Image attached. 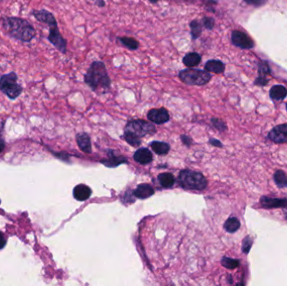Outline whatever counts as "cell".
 Masks as SVG:
<instances>
[{
	"label": "cell",
	"mask_w": 287,
	"mask_h": 286,
	"mask_svg": "<svg viewBox=\"0 0 287 286\" xmlns=\"http://www.w3.org/2000/svg\"><path fill=\"white\" fill-rule=\"evenodd\" d=\"M261 203L264 208H278L287 207V199L272 198L269 196H262Z\"/></svg>",
	"instance_id": "4fadbf2b"
},
{
	"label": "cell",
	"mask_w": 287,
	"mask_h": 286,
	"mask_svg": "<svg viewBox=\"0 0 287 286\" xmlns=\"http://www.w3.org/2000/svg\"><path fill=\"white\" fill-rule=\"evenodd\" d=\"M155 191L151 186L148 184H141L135 191L134 195L137 198L146 199L154 195Z\"/></svg>",
	"instance_id": "e0dca14e"
},
{
	"label": "cell",
	"mask_w": 287,
	"mask_h": 286,
	"mask_svg": "<svg viewBox=\"0 0 287 286\" xmlns=\"http://www.w3.org/2000/svg\"><path fill=\"white\" fill-rule=\"evenodd\" d=\"M274 179L279 187H287V175L283 170H277L274 175Z\"/></svg>",
	"instance_id": "484cf974"
},
{
	"label": "cell",
	"mask_w": 287,
	"mask_h": 286,
	"mask_svg": "<svg viewBox=\"0 0 287 286\" xmlns=\"http://www.w3.org/2000/svg\"><path fill=\"white\" fill-rule=\"evenodd\" d=\"M222 264L227 269H233L237 268L238 266L239 265V261L231 258L223 257L222 260Z\"/></svg>",
	"instance_id": "4316f807"
},
{
	"label": "cell",
	"mask_w": 287,
	"mask_h": 286,
	"mask_svg": "<svg viewBox=\"0 0 287 286\" xmlns=\"http://www.w3.org/2000/svg\"><path fill=\"white\" fill-rule=\"evenodd\" d=\"M29 15L35 18V20L40 23L44 24L48 27L58 24L55 15H53L51 12L48 11L47 9H32L29 13Z\"/></svg>",
	"instance_id": "9c48e42d"
},
{
	"label": "cell",
	"mask_w": 287,
	"mask_h": 286,
	"mask_svg": "<svg viewBox=\"0 0 287 286\" xmlns=\"http://www.w3.org/2000/svg\"><path fill=\"white\" fill-rule=\"evenodd\" d=\"M179 78L189 86H203L210 82L212 75L207 71L189 68L179 72Z\"/></svg>",
	"instance_id": "5b68a950"
},
{
	"label": "cell",
	"mask_w": 287,
	"mask_h": 286,
	"mask_svg": "<svg viewBox=\"0 0 287 286\" xmlns=\"http://www.w3.org/2000/svg\"><path fill=\"white\" fill-rule=\"evenodd\" d=\"M76 141L78 143L80 149L85 153H91V141L90 138L88 137V135L86 134H80L76 136Z\"/></svg>",
	"instance_id": "ffe728a7"
},
{
	"label": "cell",
	"mask_w": 287,
	"mask_h": 286,
	"mask_svg": "<svg viewBox=\"0 0 287 286\" xmlns=\"http://www.w3.org/2000/svg\"><path fill=\"white\" fill-rule=\"evenodd\" d=\"M240 228V222L236 217H230L226 221L224 228L229 233H235Z\"/></svg>",
	"instance_id": "cb8c5ba5"
},
{
	"label": "cell",
	"mask_w": 287,
	"mask_h": 286,
	"mask_svg": "<svg viewBox=\"0 0 287 286\" xmlns=\"http://www.w3.org/2000/svg\"></svg>",
	"instance_id": "f35d334b"
},
{
	"label": "cell",
	"mask_w": 287,
	"mask_h": 286,
	"mask_svg": "<svg viewBox=\"0 0 287 286\" xmlns=\"http://www.w3.org/2000/svg\"><path fill=\"white\" fill-rule=\"evenodd\" d=\"M84 82L94 92L99 89L103 90V93L109 91L111 79L108 75L105 64L99 61L93 62L84 76Z\"/></svg>",
	"instance_id": "7a4b0ae2"
},
{
	"label": "cell",
	"mask_w": 287,
	"mask_h": 286,
	"mask_svg": "<svg viewBox=\"0 0 287 286\" xmlns=\"http://www.w3.org/2000/svg\"><path fill=\"white\" fill-rule=\"evenodd\" d=\"M191 28V35L192 40H196L199 38L202 32V24L197 20L191 21L189 24Z\"/></svg>",
	"instance_id": "44dd1931"
},
{
	"label": "cell",
	"mask_w": 287,
	"mask_h": 286,
	"mask_svg": "<svg viewBox=\"0 0 287 286\" xmlns=\"http://www.w3.org/2000/svg\"><path fill=\"white\" fill-rule=\"evenodd\" d=\"M119 40L121 41V43L126 47L129 50H135L138 49L140 47V43L138 41L131 37H120Z\"/></svg>",
	"instance_id": "d4e9b609"
},
{
	"label": "cell",
	"mask_w": 287,
	"mask_h": 286,
	"mask_svg": "<svg viewBox=\"0 0 287 286\" xmlns=\"http://www.w3.org/2000/svg\"><path fill=\"white\" fill-rule=\"evenodd\" d=\"M231 41L233 45L241 49H252L255 47L252 39L240 30H234L232 32Z\"/></svg>",
	"instance_id": "ba28073f"
},
{
	"label": "cell",
	"mask_w": 287,
	"mask_h": 286,
	"mask_svg": "<svg viewBox=\"0 0 287 286\" xmlns=\"http://www.w3.org/2000/svg\"><path fill=\"white\" fill-rule=\"evenodd\" d=\"M202 24L204 28L208 30H212L215 25V21H214V18L206 16V17L202 18Z\"/></svg>",
	"instance_id": "83f0119b"
},
{
	"label": "cell",
	"mask_w": 287,
	"mask_h": 286,
	"mask_svg": "<svg viewBox=\"0 0 287 286\" xmlns=\"http://www.w3.org/2000/svg\"><path fill=\"white\" fill-rule=\"evenodd\" d=\"M0 25L7 36L22 43H30L36 36L34 25L24 18L3 15L0 18Z\"/></svg>",
	"instance_id": "6da1fadb"
},
{
	"label": "cell",
	"mask_w": 287,
	"mask_h": 286,
	"mask_svg": "<svg viewBox=\"0 0 287 286\" xmlns=\"http://www.w3.org/2000/svg\"><path fill=\"white\" fill-rule=\"evenodd\" d=\"M270 75V68L269 63L266 61H263L259 63V76L255 81V84L257 86H265L268 83L267 76Z\"/></svg>",
	"instance_id": "7c38bea8"
},
{
	"label": "cell",
	"mask_w": 287,
	"mask_h": 286,
	"mask_svg": "<svg viewBox=\"0 0 287 286\" xmlns=\"http://www.w3.org/2000/svg\"><path fill=\"white\" fill-rule=\"evenodd\" d=\"M6 244V239L3 234L0 232V249L4 248V246Z\"/></svg>",
	"instance_id": "1f68e13d"
},
{
	"label": "cell",
	"mask_w": 287,
	"mask_h": 286,
	"mask_svg": "<svg viewBox=\"0 0 287 286\" xmlns=\"http://www.w3.org/2000/svg\"><path fill=\"white\" fill-rule=\"evenodd\" d=\"M270 96L272 99L280 101L286 98L287 96V89L284 86L276 85L270 88Z\"/></svg>",
	"instance_id": "d6986e66"
},
{
	"label": "cell",
	"mask_w": 287,
	"mask_h": 286,
	"mask_svg": "<svg viewBox=\"0 0 287 286\" xmlns=\"http://www.w3.org/2000/svg\"><path fill=\"white\" fill-rule=\"evenodd\" d=\"M179 183L182 187L190 190H204L208 186V181L204 175L189 169H185L180 173Z\"/></svg>",
	"instance_id": "277c9868"
},
{
	"label": "cell",
	"mask_w": 287,
	"mask_h": 286,
	"mask_svg": "<svg viewBox=\"0 0 287 286\" xmlns=\"http://www.w3.org/2000/svg\"><path fill=\"white\" fill-rule=\"evenodd\" d=\"M212 123H213V124H214L215 128H217V129H219L221 131H223V130H225V129H227L225 123H224L223 121H222V120L219 119L214 118V119H212Z\"/></svg>",
	"instance_id": "f1b7e54d"
},
{
	"label": "cell",
	"mask_w": 287,
	"mask_h": 286,
	"mask_svg": "<svg viewBox=\"0 0 287 286\" xmlns=\"http://www.w3.org/2000/svg\"><path fill=\"white\" fill-rule=\"evenodd\" d=\"M210 143L214 146H218V147H222V143H220L219 141L217 140H210Z\"/></svg>",
	"instance_id": "836d02e7"
},
{
	"label": "cell",
	"mask_w": 287,
	"mask_h": 286,
	"mask_svg": "<svg viewBox=\"0 0 287 286\" xmlns=\"http://www.w3.org/2000/svg\"><path fill=\"white\" fill-rule=\"evenodd\" d=\"M182 141L183 143H187V144H190V139L187 137V136H182Z\"/></svg>",
	"instance_id": "d590c367"
},
{
	"label": "cell",
	"mask_w": 287,
	"mask_h": 286,
	"mask_svg": "<svg viewBox=\"0 0 287 286\" xmlns=\"http://www.w3.org/2000/svg\"><path fill=\"white\" fill-rule=\"evenodd\" d=\"M3 1H4V0H0V2H3Z\"/></svg>",
	"instance_id": "74e56055"
},
{
	"label": "cell",
	"mask_w": 287,
	"mask_h": 286,
	"mask_svg": "<svg viewBox=\"0 0 287 286\" xmlns=\"http://www.w3.org/2000/svg\"><path fill=\"white\" fill-rule=\"evenodd\" d=\"M201 61H202V57L198 53L196 52L188 53L182 59L183 64L188 68L196 67L197 65L200 64Z\"/></svg>",
	"instance_id": "ac0fdd59"
},
{
	"label": "cell",
	"mask_w": 287,
	"mask_h": 286,
	"mask_svg": "<svg viewBox=\"0 0 287 286\" xmlns=\"http://www.w3.org/2000/svg\"><path fill=\"white\" fill-rule=\"evenodd\" d=\"M149 2H151V3H155L157 2V0H149Z\"/></svg>",
	"instance_id": "8d00e7d4"
},
{
	"label": "cell",
	"mask_w": 287,
	"mask_h": 286,
	"mask_svg": "<svg viewBox=\"0 0 287 286\" xmlns=\"http://www.w3.org/2000/svg\"><path fill=\"white\" fill-rule=\"evenodd\" d=\"M243 1L248 4L256 6V7L264 5L267 2V0H243Z\"/></svg>",
	"instance_id": "4dcf8cb0"
},
{
	"label": "cell",
	"mask_w": 287,
	"mask_h": 286,
	"mask_svg": "<svg viewBox=\"0 0 287 286\" xmlns=\"http://www.w3.org/2000/svg\"><path fill=\"white\" fill-rule=\"evenodd\" d=\"M134 159L136 162L141 165H146V164L150 163L152 161V154L146 148H141L135 152Z\"/></svg>",
	"instance_id": "2e32d148"
},
{
	"label": "cell",
	"mask_w": 287,
	"mask_h": 286,
	"mask_svg": "<svg viewBox=\"0 0 287 286\" xmlns=\"http://www.w3.org/2000/svg\"><path fill=\"white\" fill-rule=\"evenodd\" d=\"M96 4H97L98 7H104L105 6V3H104V0H97V2H96Z\"/></svg>",
	"instance_id": "e575fe53"
},
{
	"label": "cell",
	"mask_w": 287,
	"mask_h": 286,
	"mask_svg": "<svg viewBox=\"0 0 287 286\" xmlns=\"http://www.w3.org/2000/svg\"><path fill=\"white\" fill-rule=\"evenodd\" d=\"M159 181L162 187L170 188L175 183V177L170 173H162L158 176Z\"/></svg>",
	"instance_id": "603a6c76"
},
{
	"label": "cell",
	"mask_w": 287,
	"mask_h": 286,
	"mask_svg": "<svg viewBox=\"0 0 287 286\" xmlns=\"http://www.w3.org/2000/svg\"><path fill=\"white\" fill-rule=\"evenodd\" d=\"M17 73L12 71L0 76V92L9 99L16 100L23 93V86L18 82Z\"/></svg>",
	"instance_id": "3957f363"
},
{
	"label": "cell",
	"mask_w": 287,
	"mask_h": 286,
	"mask_svg": "<svg viewBox=\"0 0 287 286\" xmlns=\"http://www.w3.org/2000/svg\"><path fill=\"white\" fill-rule=\"evenodd\" d=\"M253 241L249 237H246L243 241V252L244 254H248L249 253V250H250V248H251V246H252Z\"/></svg>",
	"instance_id": "f546056e"
},
{
	"label": "cell",
	"mask_w": 287,
	"mask_h": 286,
	"mask_svg": "<svg viewBox=\"0 0 287 286\" xmlns=\"http://www.w3.org/2000/svg\"><path fill=\"white\" fill-rule=\"evenodd\" d=\"M205 71L215 74H222L225 70V65L219 60H209L204 66Z\"/></svg>",
	"instance_id": "9a60e30c"
},
{
	"label": "cell",
	"mask_w": 287,
	"mask_h": 286,
	"mask_svg": "<svg viewBox=\"0 0 287 286\" xmlns=\"http://www.w3.org/2000/svg\"><path fill=\"white\" fill-rule=\"evenodd\" d=\"M153 151L155 152L157 155H166L170 150V146L168 143L160 141H154L150 143Z\"/></svg>",
	"instance_id": "7402d4cb"
},
{
	"label": "cell",
	"mask_w": 287,
	"mask_h": 286,
	"mask_svg": "<svg viewBox=\"0 0 287 286\" xmlns=\"http://www.w3.org/2000/svg\"><path fill=\"white\" fill-rule=\"evenodd\" d=\"M268 138L270 141L276 143H283L287 142V123L280 124L270 130Z\"/></svg>",
	"instance_id": "30bf717a"
},
{
	"label": "cell",
	"mask_w": 287,
	"mask_h": 286,
	"mask_svg": "<svg viewBox=\"0 0 287 286\" xmlns=\"http://www.w3.org/2000/svg\"><path fill=\"white\" fill-rule=\"evenodd\" d=\"M47 40L58 51L62 54H67L68 41L60 32L58 24L49 27V35L47 36Z\"/></svg>",
	"instance_id": "52a82bcc"
},
{
	"label": "cell",
	"mask_w": 287,
	"mask_h": 286,
	"mask_svg": "<svg viewBox=\"0 0 287 286\" xmlns=\"http://www.w3.org/2000/svg\"><path fill=\"white\" fill-rule=\"evenodd\" d=\"M147 117L153 123H157V124H162V123H167L170 119V115L167 109L164 108H154L149 110V113L147 114Z\"/></svg>",
	"instance_id": "8fae6325"
},
{
	"label": "cell",
	"mask_w": 287,
	"mask_h": 286,
	"mask_svg": "<svg viewBox=\"0 0 287 286\" xmlns=\"http://www.w3.org/2000/svg\"><path fill=\"white\" fill-rule=\"evenodd\" d=\"M4 148H5V141L2 137V135H0V153L3 151Z\"/></svg>",
	"instance_id": "d6a6232c"
},
{
	"label": "cell",
	"mask_w": 287,
	"mask_h": 286,
	"mask_svg": "<svg viewBox=\"0 0 287 286\" xmlns=\"http://www.w3.org/2000/svg\"><path fill=\"white\" fill-rule=\"evenodd\" d=\"M155 128L151 123L144 120H133L127 123L125 127V135H131L133 137L141 140L145 135H154Z\"/></svg>",
	"instance_id": "8992f818"
},
{
	"label": "cell",
	"mask_w": 287,
	"mask_h": 286,
	"mask_svg": "<svg viewBox=\"0 0 287 286\" xmlns=\"http://www.w3.org/2000/svg\"><path fill=\"white\" fill-rule=\"evenodd\" d=\"M91 189L88 186H86V185L80 184L74 188V197L77 201H80V202L88 200L90 197V196H91Z\"/></svg>",
	"instance_id": "5bb4252c"
}]
</instances>
